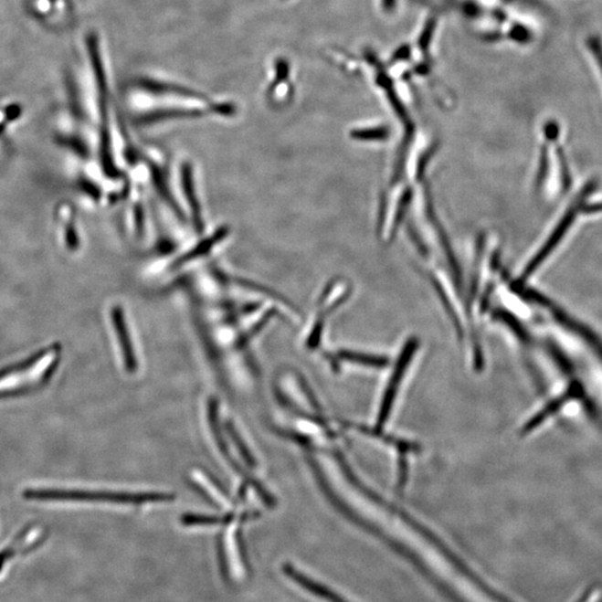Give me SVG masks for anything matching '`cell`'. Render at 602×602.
I'll list each match as a JSON object with an SVG mask.
<instances>
[{"label":"cell","mask_w":602,"mask_h":602,"mask_svg":"<svg viewBox=\"0 0 602 602\" xmlns=\"http://www.w3.org/2000/svg\"><path fill=\"white\" fill-rule=\"evenodd\" d=\"M25 9L35 23L52 32L72 27L76 17L74 0H25Z\"/></svg>","instance_id":"cell-3"},{"label":"cell","mask_w":602,"mask_h":602,"mask_svg":"<svg viewBox=\"0 0 602 602\" xmlns=\"http://www.w3.org/2000/svg\"><path fill=\"white\" fill-rule=\"evenodd\" d=\"M25 498L39 501H78V502H106L142 504L171 501V495L160 493H124L111 491L28 489Z\"/></svg>","instance_id":"cell-2"},{"label":"cell","mask_w":602,"mask_h":602,"mask_svg":"<svg viewBox=\"0 0 602 602\" xmlns=\"http://www.w3.org/2000/svg\"><path fill=\"white\" fill-rule=\"evenodd\" d=\"M234 520V515H227V517H207V515H185L182 519V523L185 525H212L229 523Z\"/></svg>","instance_id":"cell-7"},{"label":"cell","mask_w":602,"mask_h":602,"mask_svg":"<svg viewBox=\"0 0 602 602\" xmlns=\"http://www.w3.org/2000/svg\"><path fill=\"white\" fill-rule=\"evenodd\" d=\"M283 574L292 581H295L297 585L302 586L303 589L310 591V593L321 597V598L325 599L330 602H348L343 599V597L333 593V590L328 589L327 586L316 583L315 580L308 578L307 576L302 575L298 571L295 566H292L290 564H285L282 565Z\"/></svg>","instance_id":"cell-4"},{"label":"cell","mask_w":602,"mask_h":602,"mask_svg":"<svg viewBox=\"0 0 602 602\" xmlns=\"http://www.w3.org/2000/svg\"><path fill=\"white\" fill-rule=\"evenodd\" d=\"M60 361V347L52 345L23 362L0 371V399L34 393L53 377Z\"/></svg>","instance_id":"cell-1"},{"label":"cell","mask_w":602,"mask_h":602,"mask_svg":"<svg viewBox=\"0 0 602 602\" xmlns=\"http://www.w3.org/2000/svg\"><path fill=\"white\" fill-rule=\"evenodd\" d=\"M342 359L345 361L364 364V365L373 366V367H385L387 365V359L383 357H374L365 355V354H358L352 352H342L339 354Z\"/></svg>","instance_id":"cell-6"},{"label":"cell","mask_w":602,"mask_h":602,"mask_svg":"<svg viewBox=\"0 0 602 602\" xmlns=\"http://www.w3.org/2000/svg\"><path fill=\"white\" fill-rule=\"evenodd\" d=\"M113 322L115 330L119 333L120 346L122 349L124 363L129 372H133L138 366L135 356L133 355L132 345H131L128 330H126L122 316L119 311L114 312Z\"/></svg>","instance_id":"cell-5"}]
</instances>
